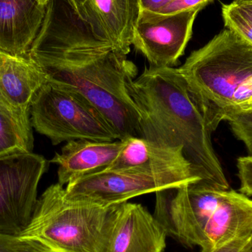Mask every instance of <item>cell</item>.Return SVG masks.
<instances>
[{"instance_id": "484cf974", "label": "cell", "mask_w": 252, "mask_h": 252, "mask_svg": "<svg viewBox=\"0 0 252 252\" xmlns=\"http://www.w3.org/2000/svg\"><path fill=\"white\" fill-rule=\"evenodd\" d=\"M238 252H252V234L247 238Z\"/></svg>"}, {"instance_id": "7c38bea8", "label": "cell", "mask_w": 252, "mask_h": 252, "mask_svg": "<svg viewBox=\"0 0 252 252\" xmlns=\"http://www.w3.org/2000/svg\"><path fill=\"white\" fill-rule=\"evenodd\" d=\"M252 234V199L241 192L222 190L204 234L201 252H210Z\"/></svg>"}, {"instance_id": "cb8c5ba5", "label": "cell", "mask_w": 252, "mask_h": 252, "mask_svg": "<svg viewBox=\"0 0 252 252\" xmlns=\"http://www.w3.org/2000/svg\"><path fill=\"white\" fill-rule=\"evenodd\" d=\"M247 238H248L235 240L210 252H238Z\"/></svg>"}, {"instance_id": "30bf717a", "label": "cell", "mask_w": 252, "mask_h": 252, "mask_svg": "<svg viewBox=\"0 0 252 252\" xmlns=\"http://www.w3.org/2000/svg\"><path fill=\"white\" fill-rule=\"evenodd\" d=\"M99 38L127 55L140 14L139 0H68Z\"/></svg>"}, {"instance_id": "8fae6325", "label": "cell", "mask_w": 252, "mask_h": 252, "mask_svg": "<svg viewBox=\"0 0 252 252\" xmlns=\"http://www.w3.org/2000/svg\"><path fill=\"white\" fill-rule=\"evenodd\" d=\"M167 237L164 228L145 207L123 203L109 252H164Z\"/></svg>"}, {"instance_id": "9c48e42d", "label": "cell", "mask_w": 252, "mask_h": 252, "mask_svg": "<svg viewBox=\"0 0 252 252\" xmlns=\"http://www.w3.org/2000/svg\"><path fill=\"white\" fill-rule=\"evenodd\" d=\"M201 10L195 7L171 14L141 10L132 45L151 66L173 67L185 53L195 18Z\"/></svg>"}, {"instance_id": "83f0119b", "label": "cell", "mask_w": 252, "mask_h": 252, "mask_svg": "<svg viewBox=\"0 0 252 252\" xmlns=\"http://www.w3.org/2000/svg\"><path fill=\"white\" fill-rule=\"evenodd\" d=\"M249 156H251V157H252V151L251 153H250V154H249Z\"/></svg>"}, {"instance_id": "2e32d148", "label": "cell", "mask_w": 252, "mask_h": 252, "mask_svg": "<svg viewBox=\"0 0 252 252\" xmlns=\"http://www.w3.org/2000/svg\"><path fill=\"white\" fill-rule=\"evenodd\" d=\"M122 140L124 148L108 170L161 169L191 164L184 156L182 148L164 146L139 136Z\"/></svg>"}, {"instance_id": "ffe728a7", "label": "cell", "mask_w": 252, "mask_h": 252, "mask_svg": "<svg viewBox=\"0 0 252 252\" xmlns=\"http://www.w3.org/2000/svg\"><path fill=\"white\" fill-rule=\"evenodd\" d=\"M238 176L239 178V191L248 196L252 195V157H240L237 160Z\"/></svg>"}, {"instance_id": "4fadbf2b", "label": "cell", "mask_w": 252, "mask_h": 252, "mask_svg": "<svg viewBox=\"0 0 252 252\" xmlns=\"http://www.w3.org/2000/svg\"><path fill=\"white\" fill-rule=\"evenodd\" d=\"M45 12L40 0H0V50L28 57Z\"/></svg>"}, {"instance_id": "d6986e66", "label": "cell", "mask_w": 252, "mask_h": 252, "mask_svg": "<svg viewBox=\"0 0 252 252\" xmlns=\"http://www.w3.org/2000/svg\"><path fill=\"white\" fill-rule=\"evenodd\" d=\"M50 252L42 244L22 235L0 233V252Z\"/></svg>"}, {"instance_id": "7a4b0ae2", "label": "cell", "mask_w": 252, "mask_h": 252, "mask_svg": "<svg viewBox=\"0 0 252 252\" xmlns=\"http://www.w3.org/2000/svg\"><path fill=\"white\" fill-rule=\"evenodd\" d=\"M129 93L140 113L141 137L182 148L201 182L230 189L213 148L207 108L179 68L150 66L133 80Z\"/></svg>"}, {"instance_id": "603a6c76", "label": "cell", "mask_w": 252, "mask_h": 252, "mask_svg": "<svg viewBox=\"0 0 252 252\" xmlns=\"http://www.w3.org/2000/svg\"><path fill=\"white\" fill-rule=\"evenodd\" d=\"M141 10L157 12L173 0H139Z\"/></svg>"}, {"instance_id": "6da1fadb", "label": "cell", "mask_w": 252, "mask_h": 252, "mask_svg": "<svg viewBox=\"0 0 252 252\" xmlns=\"http://www.w3.org/2000/svg\"><path fill=\"white\" fill-rule=\"evenodd\" d=\"M30 58L47 81L82 96L107 120L120 139L141 137V115L130 97L136 65L99 38L68 0H50Z\"/></svg>"}, {"instance_id": "9a60e30c", "label": "cell", "mask_w": 252, "mask_h": 252, "mask_svg": "<svg viewBox=\"0 0 252 252\" xmlns=\"http://www.w3.org/2000/svg\"><path fill=\"white\" fill-rule=\"evenodd\" d=\"M46 82L44 72L29 56L0 50V97L30 112L34 97Z\"/></svg>"}, {"instance_id": "5bb4252c", "label": "cell", "mask_w": 252, "mask_h": 252, "mask_svg": "<svg viewBox=\"0 0 252 252\" xmlns=\"http://www.w3.org/2000/svg\"><path fill=\"white\" fill-rule=\"evenodd\" d=\"M124 146L122 139L112 142L79 139L66 142L61 153H56L50 161L59 166L58 183L64 186L105 170L118 158Z\"/></svg>"}, {"instance_id": "e0dca14e", "label": "cell", "mask_w": 252, "mask_h": 252, "mask_svg": "<svg viewBox=\"0 0 252 252\" xmlns=\"http://www.w3.org/2000/svg\"><path fill=\"white\" fill-rule=\"evenodd\" d=\"M30 112L0 97V157L32 153L33 135Z\"/></svg>"}, {"instance_id": "3957f363", "label": "cell", "mask_w": 252, "mask_h": 252, "mask_svg": "<svg viewBox=\"0 0 252 252\" xmlns=\"http://www.w3.org/2000/svg\"><path fill=\"white\" fill-rule=\"evenodd\" d=\"M179 69L204 102L214 130L228 115L252 110V44L234 31L223 30Z\"/></svg>"}, {"instance_id": "277c9868", "label": "cell", "mask_w": 252, "mask_h": 252, "mask_svg": "<svg viewBox=\"0 0 252 252\" xmlns=\"http://www.w3.org/2000/svg\"><path fill=\"white\" fill-rule=\"evenodd\" d=\"M121 204L72 200L63 186L55 184L37 201L31 222L20 235L36 240L53 252H109Z\"/></svg>"}, {"instance_id": "52a82bcc", "label": "cell", "mask_w": 252, "mask_h": 252, "mask_svg": "<svg viewBox=\"0 0 252 252\" xmlns=\"http://www.w3.org/2000/svg\"><path fill=\"white\" fill-rule=\"evenodd\" d=\"M221 191L201 181L158 191L154 217L167 236L187 248H201L204 230Z\"/></svg>"}, {"instance_id": "5b68a950", "label": "cell", "mask_w": 252, "mask_h": 252, "mask_svg": "<svg viewBox=\"0 0 252 252\" xmlns=\"http://www.w3.org/2000/svg\"><path fill=\"white\" fill-rule=\"evenodd\" d=\"M30 113L32 126L54 145L79 139H120L107 120L88 100L48 81L34 97Z\"/></svg>"}, {"instance_id": "ac0fdd59", "label": "cell", "mask_w": 252, "mask_h": 252, "mask_svg": "<svg viewBox=\"0 0 252 252\" xmlns=\"http://www.w3.org/2000/svg\"><path fill=\"white\" fill-rule=\"evenodd\" d=\"M225 27L252 44V15L234 3L222 6Z\"/></svg>"}, {"instance_id": "7402d4cb", "label": "cell", "mask_w": 252, "mask_h": 252, "mask_svg": "<svg viewBox=\"0 0 252 252\" xmlns=\"http://www.w3.org/2000/svg\"><path fill=\"white\" fill-rule=\"evenodd\" d=\"M229 125L252 126V110L230 114L225 117Z\"/></svg>"}, {"instance_id": "8992f818", "label": "cell", "mask_w": 252, "mask_h": 252, "mask_svg": "<svg viewBox=\"0 0 252 252\" xmlns=\"http://www.w3.org/2000/svg\"><path fill=\"white\" fill-rule=\"evenodd\" d=\"M201 180L191 164L161 169H105L70 182L65 190L72 200L112 206Z\"/></svg>"}, {"instance_id": "f1b7e54d", "label": "cell", "mask_w": 252, "mask_h": 252, "mask_svg": "<svg viewBox=\"0 0 252 252\" xmlns=\"http://www.w3.org/2000/svg\"></svg>"}, {"instance_id": "d4e9b609", "label": "cell", "mask_w": 252, "mask_h": 252, "mask_svg": "<svg viewBox=\"0 0 252 252\" xmlns=\"http://www.w3.org/2000/svg\"><path fill=\"white\" fill-rule=\"evenodd\" d=\"M232 3L252 15V0H233Z\"/></svg>"}, {"instance_id": "4316f807", "label": "cell", "mask_w": 252, "mask_h": 252, "mask_svg": "<svg viewBox=\"0 0 252 252\" xmlns=\"http://www.w3.org/2000/svg\"><path fill=\"white\" fill-rule=\"evenodd\" d=\"M40 1H41V3H42V4H44V5H46V4H47V2H48V1H50V0H40Z\"/></svg>"}, {"instance_id": "44dd1931", "label": "cell", "mask_w": 252, "mask_h": 252, "mask_svg": "<svg viewBox=\"0 0 252 252\" xmlns=\"http://www.w3.org/2000/svg\"><path fill=\"white\" fill-rule=\"evenodd\" d=\"M213 0H173L161 7L158 13L161 14H171L189 9L201 7L204 8Z\"/></svg>"}, {"instance_id": "ba28073f", "label": "cell", "mask_w": 252, "mask_h": 252, "mask_svg": "<svg viewBox=\"0 0 252 252\" xmlns=\"http://www.w3.org/2000/svg\"><path fill=\"white\" fill-rule=\"evenodd\" d=\"M47 164L32 152L0 157V233L20 235L28 227Z\"/></svg>"}]
</instances>
